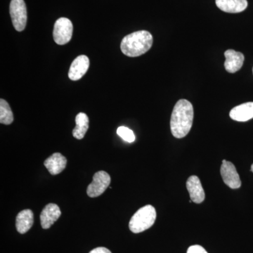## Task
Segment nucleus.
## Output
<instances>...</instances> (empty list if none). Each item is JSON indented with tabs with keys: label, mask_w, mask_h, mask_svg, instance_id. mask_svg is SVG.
<instances>
[{
	"label": "nucleus",
	"mask_w": 253,
	"mask_h": 253,
	"mask_svg": "<svg viewBox=\"0 0 253 253\" xmlns=\"http://www.w3.org/2000/svg\"><path fill=\"white\" fill-rule=\"evenodd\" d=\"M89 253H112L109 249H106L104 247H99L96 248V249H93L92 251H90Z\"/></svg>",
	"instance_id": "aec40b11"
},
{
	"label": "nucleus",
	"mask_w": 253,
	"mask_h": 253,
	"mask_svg": "<svg viewBox=\"0 0 253 253\" xmlns=\"http://www.w3.org/2000/svg\"><path fill=\"white\" fill-rule=\"evenodd\" d=\"M73 23L67 18H60L54 24L53 37L55 42L59 45L67 44L72 38Z\"/></svg>",
	"instance_id": "39448f33"
},
{
	"label": "nucleus",
	"mask_w": 253,
	"mask_h": 253,
	"mask_svg": "<svg viewBox=\"0 0 253 253\" xmlns=\"http://www.w3.org/2000/svg\"><path fill=\"white\" fill-rule=\"evenodd\" d=\"M220 172L223 181L231 189H239L241 186L240 176L232 163L223 160Z\"/></svg>",
	"instance_id": "0eeeda50"
},
{
	"label": "nucleus",
	"mask_w": 253,
	"mask_h": 253,
	"mask_svg": "<svg viewBox=\"0 0 253 253\" xmlns=\"http://www.w3.org/2000/svg\"><path fill=\"white\" fill-rule=\"evenodd\" d=\"M216 5L219 9L226 13H240L248 7L247 0H216Z\"/></svg>",
	"instance_id": "4468645a"
},
{
	"label": "nucleus",
	"mask_w": 253,
	"mask_h": 253,
	"mask_svg": "<svg viewBox=\"0 0 253 253\" xmlns=\"http://www.w3.org/2000/svg\"><path fill=\"white\" fill-rule=\"evenodd\" d=\"M14 121V115L9 104L4 99L0 100V123L11 125Z\"/></svg>",
	"instance_id": "f3484780"
},
{
	"label": "nucleus",
	"mask_w": 253,
	"mask_h": 253,
	"mask_svg": "<svg viewBox=\"0 0 253 253\" xmlns=\"http://www.w3.org/2000/svg\"><path fill=\"white\" fill-rule=\"evenodd\" d=\"M9 9L15 29L17 31H23L27 23V9L24 0H11Z\"/></svg>",
	"instance_id": "20e7f679"
},
{
	"label": "nucleus",
	"mask_w": 253,
	"mask_h": 253,
	"mask_svg": "<svg viewBox=\"0 0 253 253\" xmlns=\"http://www.w3.org/2000/svg\"><path fill=\"white\" fill-rule=\"evenodd\" d=\"M76 127L73 129V135L76 139H82L84 138L89 129V118L85 113H78L76 117Z\"/></svg>",
	"instance_id": "dca6fc26"
},
{
	"label": "nucleus",
	"mask_w": 253,
	"mask_h": 253,
	"mask_svg": "<svg viewBox=\"0 0 253 253\" xmlns=\"http://www.w3.org/2000/svg\"><path fill=\"white\" fill-rule=\"evenodd\" d=\"M187 253H208V252L202 246L195 245L188 249Z\"/></svg>",
	"instance_id": "6ab92c4d"
},
{
	"label": "nucleus",
	"mask_w": 253,
	"mask_h": 253,
	"mask_svg": "<svg viewBox=\"0 0 253 253\" xmlns=\"http://www.w3.org/2000/svg\"><path fill=\"white\" fill-rule=\"evenodd\" d=\"M186 188L189 191L191 201L197 204L204 202L206 194L201 181L197 176H190L186 181Z\"/></svg>",
	"instance_id": "9d476101"
},
{
	"label": "nucleus",
	"mask_w": 253,
	"mask_h": 253,
	"mask_svg": "<svg viewBox=\"0 0 253 253\" xmlns=\"http://www.w3.org/2000/svg\"><path fill=\"white\" fill-rule=\"evenodd\" d=\"M156 219V209L154 206L147 205L138 210L131 217L129 223V229L134 234L143 232L154 225Z\"/></svg>",
	"instance_id": "7ed1b4c3"
},
{
	"label": "nucleus",
	"mask_w": 253,
	"mask_h": 253,
	"mask_svg": "<svg viewBox=\"0 0 253 253\" xmlns=\"http://www.w3.org/2000/svg\"><path fill=\"white\" fill-rule=\"evenodd\" d=\"M61 212L56 204L46 205L41 214V222L42 229H48L61 217Z\"/></svg>",
	"instance_id": "1a4fd4ad"
},
{
	"label": "nucleus",
	"mask_w": 253,
	"mask_h": 253,
	"mask_svg": "<svg viewBox=\"0 0 253 253\" xmlns=\"http://www.w3.org/2000/svg\"><path fill=\"white\" fill-rule=\"evenodd\" d=\"M229 116L231 119L238 122H246L253 119V102L245 103L236 106L231 110Z\"/></svg>",
	"instance_id": "ddd939ff"
},
{
	"label": "nucleus",
	"mask_w": 253,
	"mask_h": 253,
	"mask_svg": "<svg viewBox=\"0 0 253 253\" xmlns=\"http://www.w3.org/2000/svg\"><path fill=\"white\" fill-rule=\"evenodd\" d=\"M251 171L253 172V164L252 165V166H251Z\"/></svg>",
	"instance_id": "412c9836"
},
{
	"label": "nucleus",
	"mask_w": 253,
	"mask_h": 253,
	"mask_svg": "<svg viewBox=\"0 0 253 253\" xmlns=\"http://www.w3.org/2000/svg\"><path fill=\"white\" fill-rule=\"evenodd\" d=\"M153 41L152 35L149 32H134L123 38L121 44V51L129 57L141 56L151 49Z\"/></svg>",
	"instance_id": "f03ea898"
},
{
	"label": "nucleus",
	"mask_w": 253,
	"mask_h": 253,
	"mask_svg": "<svg viewBox=\"0 0 253 253\" xmlns=\"http://www.w3.org/2000/svg\"><path fill=\"white\" fill-rule=\"evenodd\" d=\"M67 164V159L60 153H55L44 161V165L50 174L56 175L63 172Z\"/></svg>",
	"instance_id": "f8f14e48"
},
{
	"label": "nucleus",
	"mask_w": 253,
	"mask_h": 253,
	"mask_svg": "<svg viewBox=\"0 0 253 253\" xmlns=\"http://www.w3.org/2000/svg\"><path fill=\"white\" fill-rule=\"evenodd\" d=\"M111 184V176L105 171H99L93 176L92 182L88 186L86 194L89 197H99L104 194Z\"/></svg>",
	"instance_id": "423d86ee"
},
{
	"label": "nucleus",
	"mask_w": 253,
	"mask_h": 253,
	"mask_svg": "<svg viewBox=\"0 0 253 253\" xmlns=\"http://www.w3.org/2000/svg\"><path fill=\"white\" fill-rule=\"evenodd\" d=\"M193 121L194 108L192 104L187 100H179L171 116L170 129L172 135L177 139L185 137L192 127Z\"/></svg>",
	"instance_id": "f257e3e1"
},
{
	"label": "nucleus",
	"mask_w": 253,
	"mask_h": 253,
	"mask_svg": "<svg viewBox=\"0 0 253 253\" xmlns=\"http://www.w3.org/2000/svg\"></svg>",
	"instance_id": "4be33fe9"
},
{
	"label": "nucleus",
	"mask_w": 253,
	"mask_h": 253,
	"mask_svg": "<svg viewBox=\"0 0 253 253\" xmlns=\"http://www.w3.org/2000/svg\"><path fill=\"white\" fill-rule=\"evenodd\" d=\"M117 134L126 142L132 143L135 140V135L133 131L126 126H119L117 129Z\"/></svg>",
	"instance_id": "a211bd4d"
},
{
	"label": "nucleus",
	"mask_w": 253,
	"mask_h": 253,
	"mask_svg": "<svg viewBox=\"0 0 253 253\" xmlns=\"http://www.w3.org/2000/svg\"><path fill=\"white\" fill-rule=\"evenodd\" d=\"M224 56L226 58L224 67L227 72L236 73L242 68L245 59L242 53L238 52L235 50L228 49L224 52Z\"/></svg>",
	"instance_id": "9b49d317"
},
{
	"label": "nucleus",
	"mask_w": 253,
	"mask_h": 253,
	"mask_svg": "<svg viewBox=\"0 0 253 253\" xmlns=\"http://www.w3.org/2000/svg\"><path fill=\"white\" fill-rule=\"evenodd\" d=\"M34 223V214L31 210H23L16 218V227L18 232L23 234L31 229Z\"/></svg>",
	"instance_id": "2eb2a0df"
},
{
	"label": "nucleus",
	"mask_w": 253,
	"mask_h": 253,
	"mask_svg": "<svg viewBox=\"0 0 253 253\" xmlns=\"http://www.w3.org/2000/svg\"><path fill=\"white\" fill-rule=\"evenodd\" d=\"M89 59L85 55H81L78 56L73 61L69 72L68 77L71 81H76L81 80L85 75L86 71L89 69Z\"/></svg>",
	"instance_id": "6e6552de"
}]
</instances>
